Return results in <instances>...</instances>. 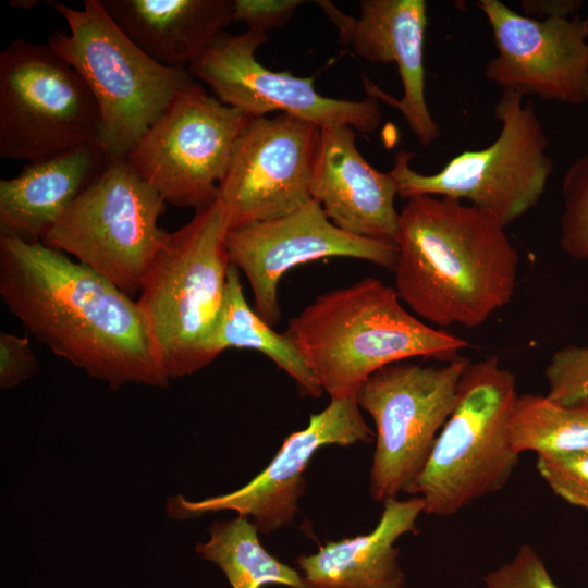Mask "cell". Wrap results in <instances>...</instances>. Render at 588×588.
I'll return each instance as SVG.
<instances>
[{
  "mask_svg": "<svg viewBox=\"0 0 588 588\" xmlns=\"http://www.w3.org/2000/svg\"><path fill=\"white\" fill-rule=\"evenodd\" d=\"M267 40L268 35L261 32H223L187 70L193 78L207 84L222 103L250 118L278 112L321 128L350 126L365 134L381 126L382 112L373 96L360 100L324 97L315 89L314 77L271 71L258 62L255 52Z\"/></svg>",
  "mask_w": 588,
  "mask_h": 588,
  "instance_id": "cell-12",
  "label": "cell"
},
{
  "mask_svg": "<svg viewBox=\"0 0 588 588\" xmlns=\"http://www.w3.org/2000/svg\"><path fill=\"white\" fill-rule=\"evenodd\" d=\"M587 19H588V14H587Z\"/></svg>",
  "mask_w": 588,
  "mask_h": 588,
  "instance_id": "cell-32",
  "label": "cell"
},
{
  "mask_svg": "<svg viewBox=\"0 0 588 588\" xmlns=\"http://www.w3.org/2000/svg\"><path fill=\"white\" fill-rule=\"evenodd\" d=\"M517 395L515 376L497 355L468 364L455 406L406 492L422 499L424 513L451 516L505 487L519 458L510 437Z\"/></svg>",
  "mask_w": 588,
  "mask_h": 588,
  "instance_id": "cell-6",
  "label": "cell"
},
{
  "mask_svg": "<svg viewBox=\"0 0 588 588\" xmlns=\"http://www.w3.org/2000/svg\"><path fill=\"white\" fill-rule=\"evenodd\" d=\"M394 289L421 320L477 328L507 305L519 255L491 213L460 199L419 195L399 212Z\"/></svg>",
  "mask_w": 588,
  "mask_h": 588,
  "instance_id": "cell-2",
  "label": "cell"
},
{
  "mask_svg": "<svg viewBox=\"0 0 588 588\" xmlns=\"http://www.w3.org/2000/svg\"><path fill=\"white\" fill-rule=\"evenodd\" d=\"M376 527L368 534L328 541L318 552L295 560L307 588H403L405 575L394 546L403 535L417 531L424 513L420 497L383 502Z\"/></svg>",
  "mask_w": 588,
  "mask_h": 588,
  "instance_id": "cell-20",
  "label": "cell"
},
{
  "mask_svg": "<svg viewBox=\"0 0 588 588\" xmlns=\"http://www.w3.org/2000/svg\"><path fill=\"white\" fill-rule=\"evenodd\" d=\"M108 160L93 143L32 161L16 176L1 179L0 236L41 242Z\"/></svg>",
  "mask_w": 588,
  "mask_h": 588,
  "instance_id": "cell-19",
  "label": "cell"
},
{
  "mask_svg": "<svg viewBox=\"0 0 588 588\" xmlns=\"http://www.w3.org/2000/svg\"><path fill=\"white\" fill-rule=\"evenodd\" d=\"M331 399L356 395L378 369L415 357L449 363L468 342L432 328L404 308L377 278L318 295L284 332Z\"/></svg>",
  "mask_w": 588,
  "mask_h": 588,
  "instance_id": "cell-3",
  "label": "cell"
},
{
  "mask_svg": "<svg viewBox=\"0 0 588 588\" xmlns=\"http://www.w3.org/2000/svg\"><path fill=\"white\" fill-rule=\"evenodd\" d=\"M249 115L210 96L195 81L181 90L127 156L166 203L211 205Z\"/></svg>",
  "mask_w": 588,
  "mask_h": 588,
  "instance_id": "cell-11",
  "label": "cell"
},
{
  "mask_svg": "<svg viewBox=\"0 0 588 588\" xmlns=\"http://www.w3.org/2000/svg\"><path fill=\"white\" fill-rule=\"evenodd\" d=\"M536 468L558 497L588 512V449L567 454H539Z\"/></svg>",
  "mask_w": 588,
  "mask_h": 588,
  "instance_id": "cell-27",
  "label": "cell"
},
{
  "mask_svg": "<svg viewBox=\"0 0 588 588\" xmlns=\"http://www.w3.org/2000/svg\"><path fill=\"white\" fill-rule=\"evenodd\" d=\"M302 3L301 0H234L233 21L267 34L286 24Z\"/></svg>",
  "mask_w": 588,
  "mask_h": 588,
  "instance_id": "cell-30",
  "label": "cell"
},
{
  "mask_svg": "<svg viewBox=\"0 0 588 588\" xmlns=\"http://www.w3.org/2000/svg\"><path fill=\"white\" fill-rule=\"evenodd\" d=\"M208 530V541L198 542L196 552L218 565L233 588L266 585L307 588L296 569L264 548L258 529L247 517L237 515L233 519L216 520Z\"/></svg>",
  "mask_w": 588,
  "mask_h": 588,
  "instance_id": "cell-23",
  "label": "cell"
},
{
  "mask_svg": "<svg viewBox=\"0 0 588 588\" xmlns=\"http://www.w3.org/2000/svg\"><path fill=\"white\" fill-rule=\"evenodd\" d=\"M218 199L169 232L137 299L168 377L192 375L216 359L213 334L231 260Z\"/></svg>",
  "mask_w": 588,
  "mask_h": 588,
  "instance_id": "cell-4",
  "label": "cell"
},
{
  "mask_svg": "<svg viewBox=\"0 0 588 588\" xmlns=\"http://www.w3.org/2000/svg\"><path fill=\"white\" fill-rule=\"evenodd\" d=\"M350 126L321 128L310 197L329 220L352 235L394 243L396 184L359 152Z\"/></svg>",
  "mask_w": 588,
  "mask_h": 588,
  "instance_id": "cell-18",
  "label": "cell"
},
{
  "mask_svg": "<svg viewBox=\"0 0 588 588\" xmlns=\"http://www.w3.org/2000/svg\"><path fill=\"white\" fill-rule=\"evenodd\" d=\"M486 588H559L538 552L528 543L515 556L483 577Z\"/></svg>",
  "mask_w": 588,
  "mask_h": 588,
  "instance_id": "cell-28",
  "label": "cell"
},
{
  "mask_svg": "<svg viewBox=\"0 0 588 588\" xmlns=\"http://www.w3.org/2000/svg\"><path fill=\"white\" fill-rule=\"evenodd\" d=\"M321 127L278 113L253 118L218 185L229 230L293 212L309 193Z\"/></svg>",
  "mask_w": 588,
  "mask_h": 588,
  "instance_id": "cell-13",
  "label": "cell"
},
{
  "mask_svg": "<svg viewBox=\"0 0 588 588\" xmlns=\"http://www.w3.org/2000/svg\"><path fill=\"white\" fill-rule=\"evenodd\" d=\"M583 5L580 0H524L522 1L523 14L537 19L571 17L578 14Z\"/></svg>",
  "mask_w": 588,
  "mask_h": 588,
  "instance_id": "cell-31",
  "label": "cell"
},
{
  "mask_svg": "<svg viewBox=\"0 0 588 588\" xmlns=\"http://www.w3.org/2000/svg\"><path fill=\"white\" fill-rule=\"evenodd\" d=\"M38 362L27 335L0 333V387L14 388L38 372Z\"/></svg>",
  "mask_w": 588,
  "mask_h": 588,
  "instance_id": "cell-29",
  "label": "cell"
},
{
  "mask_svg": "<svg viewBox=\"0 0 588 588\" xmlns=\"http://www.w3.org/2000/svg\"><path fill=\"white\" fill-rule=\"evenodd\" d=\"M375 433L362 415L356 395L331 399L329 405L311 414L308 425L290 433L279 451L257 476L243 487L220 495L191 501L182 494L170 497L167 515L188 519L220 511L249 517L259 532L270 534L291 525L304 494V471L317 451L326 445L370 443Z\"/></svg>",
  "mask_w": 588,
  "mask_h": 588,
  "instance_id": "cell-15",
  "label": "cell"
},
{
  "mask_svg": "<svg viewBox=\"0 0 588 588\" xmlns=\"http://www.w3.org/2000/svg\"><path fill=\"white\" fill-rule=\"evenodd\" d=\"M69 34L54 30L48 45L86 83L100 118L98 144L109 159L127 158L176 95L194 82L187 68L163 65L117 25L101 0L82 10L52 3Z\"/></svg>",
  "mask_w": 588,
  "mask_h": 588,
  "instance_id": "cell-5",
  "label": "cell"
},
{
  "mask_svg": "<svg viewBox=\"0 0 588 588\" xmlns=\"http://www.w3.org/2000/svg\"><path fill=\"white\" fill-rule=\"evenodd\" d=\"M166 204L126 158L109 159L41 242L132 296L140 292L169 233L158 225Z\"/></svg>",
  "mask_w": 588,
  "mask_h": 588,
  "instance_id": "cell-8",
  "label": "cell"
},
{
  "mask_svg": "<svg viewBox=\"0 0 588 588\" xmlns=\"http://www.w3.org/2000/svg\"><path fill=\"white\" fill-rule=\"evenodd\" d=\"M502 90L493 112L501 123L498 137L488 147L464 150L434 174L411 167L416 156L400 150L389 171L397 196L409 199L433 195L467 200L491 213L503 225L524 216L540 200L553 162L547 155L549 138L537 115L535 102Z\"/></svg>",
  "mask_w": 588,
  "mask_h": 588,
  "instance_id": "cell-7",
  "label": "cell"
},
{
  "mask_svg": "<svg viewBox=\"0 0 588 588\" xmlns=\"http://www.w3.org/2000/svg\"><path fill=\"white\" fill-rule=\"evenodd\" d=\"M100 118L81 75L48 44L0 53V155L29 162L98 143Z\"/></svg>",
  "mask_w": 588,
  "mask_h": 588,
  "instance_id": "cell-9",
  "label": "cell"
},
{
  "mask_svg": "<svg viewBox=\"0 0 588 588\" xmlns=\"http://www.w3.org/2000/svg\"><path fill=\"white\" fill-rule=\"evenodd\" d=\"M562 195L560 245L573 259L588 262V152L565 172Z\"/></svg>",
  "mask_w": 588,
  "mask_h": 588,
  "instance_id": "cell-25",
  "label": "cell"
},
{
  "mask_svg": "<svg viewBox=\"0 0 588 588\" xmlns=\"http://www.w3.org/2000/svg\"><path fill=\"white\" fill-rule=\"evenodd\" d=\"M547 396L571 405L588 400V335L583 344L565 345L552 353L544 369Z\"/></svg>",
  "mask_w": 588,
  "mask_h": 588,
  "instance_id": "cell-26",
  "label": "cell"
},
{
  "mask_svg": "<svg viewBox=\"0 0 588 588\" xmlns=\"http://www.w3.org/2000/svg\"><path fill=\"white\" fill-rule=\"evenodd\" d=\"M510 437L518 453L567 454L588 449V400L564 405L547 395L518 394Z\"/></svg>",
  "mask_w": 588,
  "mask_h": 588,
  "instance_id": "cell-24",
  "label": "cell"
},
{
  "mask_svg": "<svg viewBox=\"0 0 588 588\" xmlns=\"http://www.w3.org/2000/svg\"><path fill=\"white\" fill-rule=\"evenodd\" d=\"M470 360L457 357L440 367L401 360L387 365L359 387L356 400L376 427L369 493L394 499L425 467L457 399Z\"/></svg>",
  "mask_w": 588,
  "mask_h": 588,
  "instance_id": "cell-10",
  "label": "cell"
},
{
  "mask_svg": "<svg viewBox=\"0 0 588 588\" xmlns=\"http://www.w3.org/2000/svg\"><path fill=\"white\" fill-rule=\"evenodd\" d=\"M0 296L37 342L110 389L168 387L138 302L64 253L0 236Z\"/></svg>",
  "mask_w": 588,
  "mask_h": 588,
  "instance_id": "cell-1",
  "label": "cell"
},
{
  "mask_svg": "<svg viewBox=\"0 0 588 588\" xmlns=\"http://www.w3.org/2000/svg\"><path fill=\"white\" fill-rule=\"evenodd\" d=\"M318 3L335 24L340 38L358 57L372 63L396 64L403 85L401 99L365 78L367 93L396 108L421 146L432 144L440 135V126L425 96L426 1L363 0L358 17L344 14L330 1Z\"/></svg>",
  "mask_w": 588,
  "mask_h": 588,
  "instance_id": "cell-17",
  "label": "cell"
},
{
  "mask_svg": "<svg viewBox=\"0 0 588 588\" xmlns=\"http://www.w3.org/2000/svg\"><path fill=\"white\" fill-rule=\"evenodd\" d=\"M250 348L269 357L297 384L303 396L318 397L323 390L301 352L285 333L275 332L244 296L240 270L231 264L212 353L217 358L226 348Z\"/></svg>",
  "mask_w": 588,
  "mask_h": 588,
  "instance_id": "cell-22",
  "label": "cell"
},
{
  "mask_svg": "<svg viewBox=\"0 0 588 588\" xmlns=\"http://www.w3.org/2000/svg\"><path fill=\"white\" fill-rule=\"evenodd\" d=\"M497 54L485 65L488 81L502 90L572 106L588 103V19L537 20L500 0H479Z\"/></svg>",
  "mask_w": 588,
  "mask_h": 588,
  "instance_id": "cell-14",
  "label": "cell"
},
{
  "mask_svg": "<svg viewBox=\"0 0 588 588\" xmlns=\"http://www.w3.org/2000/svg\"><path fill=\"white\" fill-rule=\"evenodd\" d=\"M155 61L187 68L232 23L234 0H101Z\"/></svg>",
  "mask_w": 588,
  "mask_h": 588,
  "instance_id": "cell-21",
  "label": "cell"
},
{
  "mask_svg": "<svg viewBox=\"0 0 588 588\" xmlns=\"http://www.w3.org/2000/svg\"><path fill=\"white\" fill-rule=\"evenodd\" d=\"M231 264L248 280L255 311L271 327L281 316L278 285L292 268L329 257H350L393 270L394 243L352 235L339 229L315 200L271 220L229 230Z\"/></svg>",
  "mask_w": 588,
  "mask_h": 588,
  "instance_id": "cell-16",
  "label": "cell"
}]
</instances>
